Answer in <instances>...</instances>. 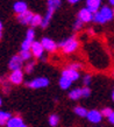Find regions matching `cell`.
Segmentation results:
<instances>
[{
  "instance_id": "18",
  "label": "cell",
  "mask_w": 114,
  "mask_h": 127,
  "mask_svg": "<svg viewBox=\"0 0 114 127\" xmlns=\"http://www.w3.org/2000/svg\"><path fill=\"white\" fill-rule=\"evenodd\" d=\"M71 84H72V82H70L69 79H66V78H64V77L59 78V86H61V89H63V90H68V89L71 86Z\"/></svg>"
},
{
  "instance_id": "36",
  "label": "cell",
  "mask_w": 114,
  "mask_h": 127,
  "mask_svg": "<svg viewBox=\"0 0 114 127\" xmlns=\"http://www.w3.org/2000/svg\"><path fill=\"white\" fill-rule=\"evenodd\" d=\"M112 99H113V101H114V91H113V93H112Z\"/></svg>"
},
{
  "instance_id": "7",
  "label": "cell",
  "mask_w": 114,
  "mask_h": 127,
  "mask_svg": "<svg viewBox=\"0 0 114 127\" xmlns=\"http://www.w3.org/2000/svg\"><path fill=\"white\" fill-rule=\"evenodd\" d=\"M8 81L15 85H19L23 82V72L22 70H16V71H12V73L8 77Z\"/></svg>"
},
{
  "instance_id": "37",
  "label": "cell",
  "mask_w": 114,
  "mask_h": 127,
  "mask_svg": "<svg viewBox=\"0 0 114 127\" xmlns=\"http://www.w3.org/2000/svg\"><path fill=\"white\" fill-rule=\"evenodd\" d=\"M21 127H28V126H27V125H25V124H23V125H22V126H21Z\"/></svg>"
},
{
  "instance_id": "5",
  "label": "cell",
  "mask_w": 114,
  "mask_h": 127,
  "mask_svg": "<svg viewBox=\"0 0 114 127\" xmlns=\"http://www.w3.org/2000/svg\"><path fill=\"white\" fill-rule=\"evenodd\" d=\"M30 51H31V55H34L35 57H37V58H42L44 56V48L42 46V43L37 42V41L33 42Z\"/></svg>"
},
{
  "instance_id": "33",
  "label": "cell",
  "mask_w": 114,
  "mask_h": 127,
  "mask_svg": "<svg viewBox=\"0 0 114 127\" xmlns=\"http://www.w3.org/2000/svg\"><path fill=\"white\" fill-rule=\"evenodd\" d=\"M88 34H94V31H93V29H88Z\"/></svg>"
},
{
  "instance_id": "28",
  "label": "cell",
  "mask_w": 114,
  "mask_h": 127,
  "mask_svg": "<svg viewBox=\"0 0 114 127\" xmlns=\"http://www.w3.org/2000/svg\"><path fill=\"white\" fill-rule=\"evenodd\" d=\"M82 26H83V22H82L80 20H77L76 22L73 23V29H75V31H79L80 28H82Z\"/></svg>"
},
{
  "instance_id": "40",
  "label": "cell",
  "mask_w": 114,
  "mask_h": 127,
  "mask_svg": "<svg viewBox=\"0 0 114 127\" xmlns=\"http://www.w3.org/2000/svg\"><path fill=\"white\" fill-rule=\"evenodd\" d=\"M113 14H114V9H113Z\"/></svg>"
},
{
  "instance_id": "35",
  "label": "cell",
  "mask_w": 114,
  "mask_h": 127,
  "mask_svg": "<svg viewBox=\"0 0 114 127\" xmlns=\"http://www.w3.org/2000/svg\"><path fill=\"white\" fill-rule=\"evenodd\" d=\"M110 4H111V5H113V6H114V0H111Z\"/></svg>"
},
{
  "instance_id": "6",
  "label": "cell",
  "mask_w": 114,
  "mask_h": 127,
  "mask_svg": "<svg viewBox=\"0 0 114 127\" xmlns=\"http://www.w3.org/2000/svg\"><path fill=\"white\" fill-rule=\"evenodd\" d=\"M78 20H80L83 23L91 22L92 20H93V14H92L86 7L82 8V9L78 12Z\"/></svg>"
},
{
  "instance_id": "14",
  "label": "cell",
  "mask_w": 114,
  "mask_h": 127,
  "mask_svg": "<svg viewBox=\"0 0 114 127\" xmlns=\"http://www.w3.org/2000/svg\"><path fill=\"white\" fill-rule=\"evenodd\" d=\"M13 8H14V12H15V13L22 14V13L28 11V5H27L25 1H16L15 4H14V6H13Z\"/></svg>"
},
{
  "instance_id": "27",
  "label": "cell",
  "mask_w": 114,
  "mask_h": 127,
  "mask_svg": "<svg viewBox=\"0 0 114 127\" xmlns=\"http://www.w3.org/2000/svg\"><path fill=\"white\" fill-rule=\"evenodd\" d=\"M82 93H83V97L87 98V97H90V95H91V90L88 88H84V89H82Z\"/></svg>"
},
{
  "instance_id": "8",
  "label": "cell",
  "mask_w": 114,
  "mask_h": 127,
  "mask_svg": "<svg viewBox=\"0 0 114 127\" xmlns=\"http://www.w3.org/2000/svg\"><path fill=\"white\" fill-rule=\"evenodd\" d=\"M22 64H23V61L21 60L20 55H15L11 58V61L8 63V66L9 69H12L13 71H16V70H21L22 68Z\"/></svg>"
},
{
  "instance_id": "20",
  "label": "cell",
  "mask_w": 114,
  "mask_h": 127,
  "mask_svg": "<svg viewBox=\"0 0 114 127\" xmlns=\"http://www.w3.org/2000/svg\"><path fill=\"white\" fill-rule=\"evenodd\" d=\"M87 112L88 111H86V108L83 107V106H77V107H75V113L79 117H86L87 116Z\"/></svg>"
},
{
  "instance_id": "9",
  "label": "cell",
  "mask_w": 114,
  "mask_h": 127,
  "mask_svg": "<svg viewBox=\"0 0 114 127\" xmlns=\"http://www.w3.org/2000/svg\"><path fill=\"white\" fill-rule=\"evenodd\" d=\"M86 118L88 119V121L92 124H98L101 121L103 116H101V112H99L98 110H91L87 112V116Z\"/></svg>"
},
{
  "instance_id": "16",
  "label": "cell",
  "mask_w": 114,
  "mask_h": 127,
  "mask_svg": "<svg viewBox=\"0 0 114 127\" xmlns=\"http://www.w3.org/2000/svg\"><path fill=\"white\" fill-rule=\"evenodd\" d=\"M12 118V114L8 113V112H5V111H0V126L2 125H7L8 120Z\"/></svg>"
},
{
  "instance_id": "39",
  "label": "cell",
  "mask_w": 114,
  "mask_h": 127,
  "mask_svg": "<svg viewBox=\"0 0 114 127\" xmlns=\"http://www.w3.org/2000/svg\"><path fill=\"white\" fill-rule=\"evenodd\" d=\"M0 37H1V32H0Z\"/></svg>"
},
{
  "instance_id": "13",
  "label": "cell",
  "mask_w": 114,
  "mask_h": 127,
  "mask_svg": "<svg viewBox=\"0 0 114 127\" xmlns=\"http://www.w3.org/2000/svg\"><path fill=\"white\" fill-rule=\"evenodd\" d=\"M100 6H101V2L99 0H87L86 1V8L91 12L92 14H95L101 8Z\"/></svg>"
},
{
  "instance_id": "25",
  "label": "cell",
  "mask_w": 114,
  "mask_h": 127,
  "mask_svg": "<svg viewBox=\"0 0 114 127\" xmlns=\"http://www.w3.org/2000/svg\"><path fill=\"white\" fill-rule=\"evenodd\" d=\"M34 37H35V32H34V29H28V32H27V35H26V40H28V41H31V42H34Z\"/></svg>"
},
{
  "instance_id": "22",
  "label": "cell",
  "mask_w": 114,
  "mask_h": 127,
  "mask_svg": "<svg viewBox=\"0 0 114 127\" xmlns=\"http://www.w3.org/2000/svg\"><path fill=\"white\" fill-rule=\"evenodd\" d=\"M20 57L22 61H28V60H30L31 57V51L30 50H21V53H20Z\"/></svg>"
},
{
  "instance_id": "10",
  "label": "cell",
  "mask_w": 114,
  "mask_h": 127,
  "mask_svg": "<svg viewBox=\"0 0 114 127\" xmlns=\"http://www.w3.org/2000/svg\"><path fill=\"white\" fill-rule=\"evenodd\" d=\"M62 77L66 78L69 79L70 82H75L77 81L78 78H79V72L76 71V70H72V69H65L63 70V72H62Z\"/></svg>"
},
{
  "instance_id": "4",
  "label": "cell",
  "mask_w": 114,
  "mask_h": 127,
  "mask_svg": "<svg viewBox=\"0 0 114 127\" xmlns=\"http://www.w3.org/2000/svg\"><path fill=\"white\" fill-rule=\"evenodd\" d=\"M27 86H29L31 89H41V88H46L49 85V79L46 77H38L35 78L30 82H27L26 83Z\"/></svg>"
},
{
  "instance_id": "21",
  "label": "cell",
  "mask_w": 114,
  "mask_h": 127,
  "mask_svg": "<svg viewBox=\"0 0 114 127\" xmlns=\"http://www.w3.org/2000/svg\"><path fill=\"white\" fill-rule=\"evenodd\" d=\"M58 123H59V118H58L57 114H51L49 117V125L51 127H56L58 125Z\"/></svg>"
},
{
  "instance_id": "17",
  "label": "cell",
  "mask_w": 114,
  "mask_h": 127,
  "mask_svg": "<svg viewBox=\"0 0 114 127\" xmlns=\"http://www.w3.org/2000/svg\"><path fill=\"white\" fill-rule=\"evenodd\" d=\"M69 97H70V99H72V100L79 99L80 97H83L82 89H73V90H71L70 93H69Z\"/></svg>"
},
{
  "instance_id": "1",
  "label": "cell",
  "mask_w": 114,
  "mask_h": 127,
  "mask_svg": "<svg viewBox=\"0 0 114 127\" xmlns=\"http://www.w3.org/2000/svg\"><path fill=\"white\" fill-rule=\"evenodd\" d=\"M113 11L108 6H103L95 14H93V20L98 23H105L113 19Z\"/></svg>"
},
{
  "instance_id": "15",
  "label": "cell",
  "mask_w": 114,
  "mask_h": 127,
  "mask_svg": "<svg viewBox=\"0 0 114 127\" xmlns=\"http://www.w3.org/2000/svg\"><path fill=\"white\" fill-rule=\"evenodd\" d=\"M22 125L23 120L20 117H12L7 123V127H21Z\"/></svg>"
},
{
  "instance_id": "24",
  "label": "cell",
  "mask_w": 114,
  "mask_h": 127,
  "mask_svg": "<svg viewBox=\"0 0 114 127\" xmlns=\"http://www.w3.org/2000/svg\"><path fill=\"white\" fill-rule=\"evenodd\" d=\"M31 44H33V42H31V41H28V40L25 39V41H23L22 44H21V49L25 50V51H26V50H30Z\"/></svg>"
},
{
  "instance_id": "38",
  "label": "cell",
  "mask_w": 114,
  "mask_h": 127,
  "mask_svg": "<svg viewBox=\"0 0 114 127\" xmlns=\"http://www.w3.org/2000/svg\"><path fill=\"white\" fill-rule=\"evenodd\" d=\"M2 104V100H1V98H0V105Z\"/></svg>"
},
{
  "instance_id": "3",
  "label": "cell",
  "mask_w": 114,
  "mask_h": 127,
  "mask_svg": "<svg viewBox=\"0 0 114 127\" xmlns=\"http://www.w3.org/2000/svg\"><path fill=\"white\" fill-rule=\"evenodd\" d=\"M58 46L62 48L64 54H71V53H73V51H76L78 49L79 43H78L76 37H69L65 41H62L61 43H58Z\"/></svg>"
},
{
  "instance_id": "12",
  "label": "cell",
  "mask_w": 114,
  "mask_h": 127,
  "mask_svg": "<svg viewBox=\"0 0 114 127\" xmlns=\"http://www.w3.org/2000/svg\"><path fill=\"white\" fill-rule=\"evenodd\" d=\"M33 18H34V14L30 11H27L25 13H22V14H18V20L22 25H30Z\"/></svg>"
},
{
  "instance_id": "11",
  "label": "cell",
  "mask_w": 114,
  "mask_h": 127,
  "mask_svg": "<svg viewBox=\"0 0 114 127\" xmlns=\"http://www.w3.org/2000/svg\"><path fill=\"white\" fill-rule=\"evenodd\" d=\"M41 43H42V46H43V48H44V50L49 51V53H54L57 48V44L55 43V41H53L49 37H43Z\"/></svg>"
},
{
  "instance_id": "26",
  "label": "cell",
  "mask_w": 114,
  "mask_h": 127,
  "mask_svg": "<svg viewBox=\"0 0 114 127\" xmlns=\"http://www.w3.org/2000/svg\"><path fill=\"white\" fill-rule=\"evenodd\" d=\"M113 113V111H112V108H110V107H105V108H103V111H101V116L103 117H108L111 116Z\"/></svg>"
},
{
  "instance_id": "29",
  "label": "cell",
  "mask_w": 114,
  "mask_h": 127,
  "mask_svg": "<svg viewBox=\"0 0 114 127\" xmlns=\"http://www.w3.org/2000/svg\"><path fill=\"white\" fill-rule=\"evenodd\" d=\"M90 83H91V76H90V75H86V76L84 77V85H85V86H88Z\"/></svg>"
},
{
  "instance_id": "30",
  "label": "cell",
  "mask_w": 114,
  "mask_h": 127,
  "mask_svg": "<svg viewBox=\"0 0 114 127\" xmlns=\"http://www.w3.org/2000/svg\"><path fill=\"white\" fill-rule=\"evenodd\" d=\"M80 68H82V65H80L79 63H73V64H71V65L69 66V69L76 70V71H78V69H80Z\"/></svg>"
},
{
  "instance_id": "2",
  "label": "cell",
  "mask_w": 114,
  "mask_h": 127,
  "mask_svg": "<svg viewBox=\"0 0 114 127\" xmlns=\"http://www.w3.org/2000/svg\"><path fill=\"white\" fill-rule=\"evenodd\" d=\"M61 6V1L59 0H49L48 1V11H47V14L44 16V19L42 21V25L41 27L42 28H46L50 22V19H51V16H53L54 12L56 11L57 8Z\"/></svg>"
},
{
  "instance_id": "19",
  "label": "cell",
  "mask_w": 114,
  "mask_h": 127,
  "mask_svg": "<svg viewBox=\"0 0 114 127\" xmlns=\"http://www.w3.org/2000/svg\"><path fill=\"white\" fill-rule=\"evenodd\" d=\"M42 21H43V19H42L41 15L34 14V18H33V20H31L30 25L33 26V27H37V26H41L42 25Z\"/></svg>"
},
{
  "instance_id": "32",
  "label": "cell",
  "mask_w": 114,
  "mask_h": 127,
  "mask_svg": "<svg viewBox=\"0 0 114 127\" xmlns=\"http://www.w3.org/2000/svg\"><path fill=\"white\" fill-rule=\"evenodd\" d=\"M69 2H70V4H77L78 1H77V0H70Z\"/></svg>"
},
{
  "instance_id": "34",
  "label": "cell",
  "mask_w": 114,
  "mask_h": 127,
  "mask_svg": "<svg viewBox=\"0 0 114 127\" xmlns=\"http://www.w3.org/2000/svg\"><path fill=\"white\" fill-rule=\"evenodd\" d=\"M1 29H2V22L0 21V32H1Z\"/></svg>"
},
{
  "instance_id": "23",
  "label": "cell",
  "mask_w": 114,
  "mask_h": 127,
  "mask_svg": "<svg viewBox=\"0 0 114 127\" xmlns=\"http://www.w3.org/2000/svg\"><path fill=\"white\" fill-rule=\"evenodd\" d=\"M34 66H35V63H34V62H33V61H29L26 64V66H25V71H26L27 73H31V72H33V70H34Z\"/></svg>"
},
{
  "instance_id": "31",
  "label": "cell",
  "mask_w": 114,
  "mask_h": 127,
  "mask_svg": "<svg viewBox=\"0 0 114 127\" xmlns=\"http://www.w3.org/2000/svg\"><path fill=\"white\" fill-rule=\"evenodd\" d=\"M108 120H110V123L112 124V125H114V111H113V113L108 117Z\"/></svg>"
}]
</instances>
